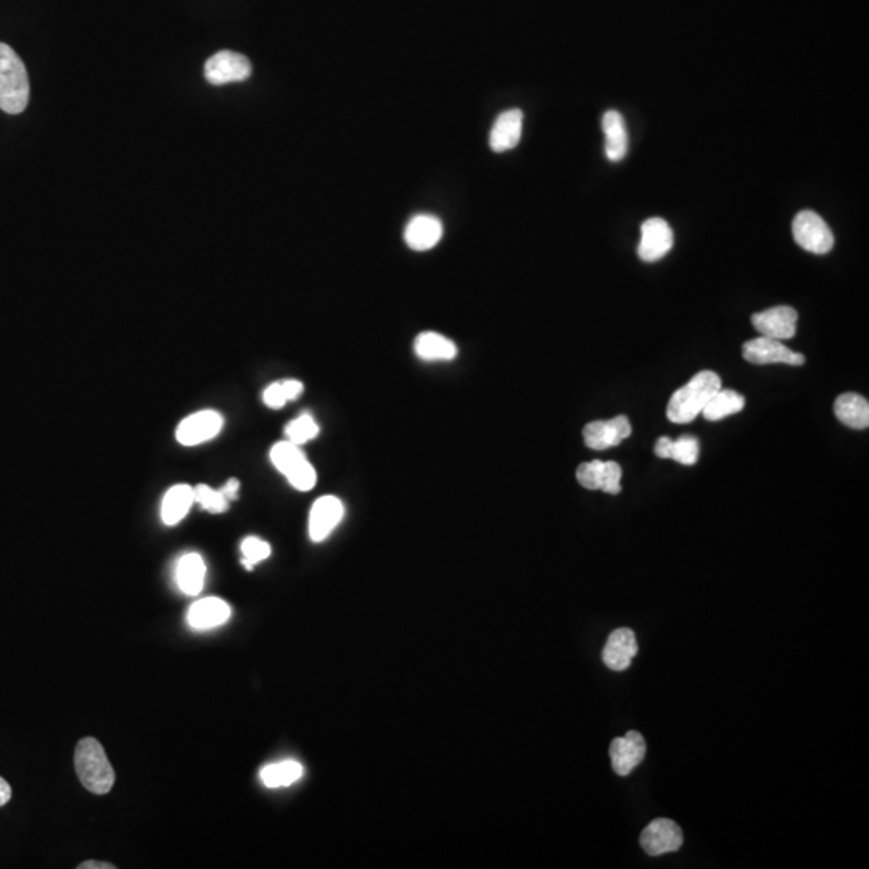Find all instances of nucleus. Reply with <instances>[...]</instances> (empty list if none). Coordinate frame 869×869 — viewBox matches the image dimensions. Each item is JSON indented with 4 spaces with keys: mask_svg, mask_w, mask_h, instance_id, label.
Instances as JSON below:
<instances>
[{
    "mask_svg": "<svg viewBox=\"0 0 869 869\" xmlns=\"http://www.w3.org/2000/svg\"><path fill=\"white\" fill-rule=\"evenodd\" d=\"M622 467L618 466L617 462H604V470H602L601 491L607 495H618L622 491Z\"/></svg>",
    "mask_w": 869,
    "mask_h": 869,
    "instance_id": "obj_31",
    "label": "nucleus"
},
{
    "mask_svg": "<svg viewBox=\"0 0 869 869\" xmlns=\"http://www.w3.org/2000/svg\"><path fill=\"white\" fill-rule=\"evenodd\" d=\"M797 319H799V314L791 306H776V308L754 314L752 324L762 337L783 342V340L794 337L795 330H797Z\"/></svg>",
    "mask_w": 869,
    "mask_h": 869,
    "instance_id": "obj_11",
    "label": "nucleus"
},
{
    "mask_svg": "<svg viewBox=\"0 0 869 869\" xmlns=\"http://www.w3.org/2000/svg\"><path fill=\"white\" fill-rule=\"evenodd\" d=\"M10 799H12V787L4 778H0V807L9 804Z\"/></svg>",
    "mask_w": 869,
    "mask_h": 869,
    "instance_id": "obj_35",
    "label": "nucleus"
},
{
    "mask_svg": "<svg viewBox=\"0 0 869 869\" xmlns=\"http://www.w3.org/2000/svg\"><path fill=\"white\" fill-rule=\"evenodd\" d=\"M252 76V63L245 55L221 50L205 63V79L213 86L242 83Z\"/></svg>",
    "mask_w": 869,
    "mask_h": 869,
    "instance_id": "obj_6",
    "label": "nucleus"
},
{
    "mask_svg": "<svg viewBox=\"0 0 869 869\" xmlns=\"http://www.w3.org/2000/svg\"><path fill=\"white\" fill-rule=\"evenodd\" d=\"M240 548H242L243 554L242 564L247 570H253V567L258 562L264 561V559H268L271 556V546L266 541L255 538V536L245 538Z\"/></svg>",
    "mask_w": 869,
    "mask_h": 869,
    "instance_id": "obj_28",
    "label": "nucleus"
},
{
    "mask_svg": "<svg viewBox=\"0 0 869 869\" xmlns=\"http://www.w3.org/2000/svg\"><path fill=\"white\" fill-rule=\"evenodd\" d=\"M115 865L110 863H100V861H84L78 866V869H115Z\"/></svg>",
    "mask_w": 869,
    "mask_h": 869,
    "instance_id": "obj_36",
    "label": "nucleus"
},
{
    "mask_svg": "<svg viewBox=\"0 0 869 869\" xmlns=\"http://www.w3.org/2000/svg\"><path fill=\"white\" fill-rule=\"evenodd\" d=\"M744 406H746L744 396L733 392V390H721L720 388L710 398L709 403L705 404V408L702 409L701 414L707 421L718 422L721 419L733 416V414H738V412L744 409Z\"/></svg>",
    "mask_w": 869,
    "mask_h": 869,
    "instance_id": "obj_24",
    "label": "nucleus"
},
{
    "mask_svg": "<svg viewBox=\"0 0 869 869\" xmlns=\"http://www.w3.org/2000/svg\"><path fill=\"white\" fill-rule=\"evenodd\" d=\"M239 490L240 482L239 480H237V478H231V480H229V482H227L226 485L221 488V491H223V495L226 496L229 501H234V499H237V496H239Z\"/></svg>",
    "mask_w": 869,
    "mask_h": 869,
    "instance_id": "obj_34",
    "label": "nucleus"
},
{
    "mask_svg": "<svg viewBox=\"0 0 869 869\" xmlns=\"http://www.w3.org/2000/svg\"><path fill=\"white\" fill-rule=\"evenodd\" d=\"M263 401L266 403V406L272 409H279L285 406V403L290 401L289 392H287V387H285V380L284 382H276V384L269 385L264 390Z\"/></svg>",
    "mask_w": 869,
    "mask_h": 869,
    "instance_id": "obj_32",
    "label": "nucleus"
},
{
    "mask_svg": "<svg viewBox=\"0 0 869 869\" xmlns=\"http://www.w3.org/2000/svg\"><path fill=\"white\" fill-rule=\"evenodd\" d=\"M195 503V491L190 485H176L166 493L161 504V519L168 527L178 525Z\"/></svg>",
    "mask_w": 869,
    "mask_h": 869,
    "instance_id": "obj_20",
    "label": "nucleus"
},
{
    "mask_svg": "<svg viewBox=\"0 0 869 869\" xmlns=\"http://www.w3.org/2000/svg\"><path fill=\"white\" fill-rule=\"evenodd\" d=\"M416 355L425 361H449L458 355V348L449 338L435 332H424L414 342Z\"/></svg>",
    "mask_w": 869,
    "mask_h": 869,
    "instance_id": "obj_23",
    "label": "nucleus"
},
{
    "mask_svg": "<svg viewBox=\"0 0 869 869\" xmlns=\"http://www.w3.org/2000/svg\"><path fill=\"white\" fill-rule=\"evenodd\" d=\"M206 567L200 554L190 552L182 557L176 570V578L182 593L197 596L205 583Z\"/></svg>",
    "mask_w": 869,
    "mask_h": 869,
    "instance_id": "obj_22",
    "label": "nucleus"
},
{
    "mask_svg": "<svg viewBox=\"0 0 869 869\" xmlns=\"http://www.w3.org/2000/svg\"><path fill=\"white\" fill-rule=\"evenodd\" d=\"M672 446L673 440L672 438L662 437L657 443H655V454L662 459H670V454H672Z\"/></svg>",
    "mask_w": 869,
    "mask_h": 869,
    "instance_id": "obj_33",
    "label": "nucleus"
},
{
    "mask_svg": "<svg viewBox=\"0 0 869 869\" xmlns=\"http://www.w3.org/2000/svg\"><path fill=\"white\" fill-rule=\"evenodd\" d=\"M343 504L335 496H322L311 507L309 514V536L314 543L326 540L330 533L334 532L337 525L342 522Z\"/></svg>",
    "mask_w": 869,
    "mask_h": 869,
    "instance_id": "obj_14",
    "label": "nucleus"
},
{
    "mask_svg": "<svg viewBox=\"0 0 869 869\" xmlns=\"http://www.w3.org/2000/svg\"><path fill=\"white\" fill-rule=\"evenodd\" d=\"M229 617H231V607L227 602L218 598H205L190 607L187 620L190 627L195 630H210L226 623Z\"/></svg>",
    "mask_w": 869,
    "mask_h": 869,
    "instance_id": "obj_18",
    "label": "nucleus"
},
{
    "mask_svg": "<svg viewBox=\"0 0 869 869\" xmlns=\"http://www.w3.org/2000/svg\"><path fill=\"white\" fill-rule=\"evenodd\" d=\"M602 131L606 134V155L610 161H620L628 152V132L620 113L609 110L602 116Z\"/></svg>",
    "mask_w": 869,
    "mask_h": 869,
    "instance_id": "obj_21",
    "label": "nucleus"
},
{
    "mask_svg": "<svg viewBox=\"0 0 869 869\" xmlns=\"http://www.w3.org/2000/svg\"><path fill=\"white\" fill-rule=\"evenodd\" d=\"M224 419L216 411L195 412L186 417L176 430V438L184 446H197L218 437L223 429Z\"/></svg>",
    "mask_w": 869,
    "mask_h": 869,
    "instance_id": "obj_9",
    "label": "nucleus"
},
{
    "mask_svg": "<svg viewBox=\"0 0 869 869\" xmlns=\"http://www.w3.org/2000/svg\"><path fill=\"white\" fill-rule=\"evenodd\" d=\"M261 781L268 787H287L297 783L303 776V765L295 760H285L264 767L260 773Z\"/></svg>",
    "mask_w": 869,
    "mask_h": 869,
    "instance_id": "obj_25",
    "label": "nucleus"
},
{
    "mask_svg": "<svg viewBox=\"0 0 869 869\" xmlns=\"http://www.w3.org/2000/svg\"><path fill=\"white\" fill-rule=\"evenodd\" d=\"M630 435L631 424L627 416H617L610 421L589 422L583 429L585 445L589 449H596V451L618 446Z\"/></svg>",
    "mask_w": 869,
    "mask_h": 869,
    "instance_id": "obj_13",
    "label": "nucleus"
},
{
    "mask_svg": "<svg viewBox=\"0 0 869 869\" xmlns=\"http://www.w3.org/2000/svg\"><path fill=\"white\" fill-rule=\"evenodd\" d=\"M271 462L281 474L289 480L290 485L298 491L313 490L318 482L316 470L309 464L300 446L292 441H281L271 449Z\"/></svg>",
    "mask_w": 869,
    "mask_h": 869,
    "instance_id": "obj_4",
    "label": "nucleus"
},
{
    "mask_svg": "<svg viewBox=\"0 0 869 869\" xmlns=\"http://www.w3.org/2000/svg\"><path fill=\"white\" fill-rule=\"evenodd\" d=\"M75 768L79 781L87 791L97 795H105L112 791L115 784V770L97 739L84 738L78 742Z\"/></svg>",
    "mask_w": 869,
    "mask_h": 869,
    "instance_id": "obj_2",
    "label": "nucleus"
},
{
    "mask_svg": "<svg viewBox=\"0 0 869 869\" xmlns=\"http://www.w3.org/2000/svg\"><path fill=\"white\" fill-rule=\"evenodd\" d=\"M670 459L683 466H694L699 459V440L691 435H683L678 440H673Z\"/></svg>",
    "mask_w": 869,
    "mask_h": 869,
    "instance_id": "obj_29",
    "label": "nucleus"
},
{
    "mask_svg": "<svg viewBox=\"0 0 869 869\" xmlns=\"http://www.w3.org/2000/svg\"><path fill=\"white\" fill-rule=\"evenodd\" d=\"M792 234L797 245L813 255H826L834 247V235L828 224L812 210L800 211L792 223Z\"/></svg>",
    "mask_w": 869,
    "mask_h": 869,
    "instance_id": "obj_5",
    "label": "nucleus"
},
{
    "mask_svg": "<svg viewBox=\"0 0 869 869\" xmlns=\"http://www.w3.org/2000/svg\"><path fill=\"white\" fill-rule=\"evenodd\" d=\"M602 470H604V462L598 459L585 462L577 469V480L586 490H601Z\"/></svg>",
    "mask_w": 869,
    "mask_h": 869,
    "instance_id": "obj_30",
    "label": "nucleus"
},
{
    "mask_svg": "<svg viewBox=\"0 0 869 869\" xmlns=\"http://www.w3.org/2000/svg\"><path fill=\"white\" fill-rule=\"evenodd\" d=\"M194 491L195 503L200 504L205 511L223 514L229 509V499L223 495V491L213 490L208 485L195 486Z\"/></svg>",
    "mask_w": 869,
    "mask_h": 869,
    "instance_id": "obj_27",
    "label": "nucleus"
},
{
    "mask_svg": "<svg viewBox=\"0 0 869 869\" xmlns=\"http://www.w3.org/2000/svg\"><path fill=\"white\" fill-rule=\"evenodd\" d=\"M441 235H443V226L440 219L430 215H419L409 221L404 231V240L412 250L427 252L440 242Z\"/></svg>",
    "mask_w": 869,
    "mask_h": 869,
    "instance_id": "obj_17",
    "label": "nucleus"
},
{
    "mask_svg": "<svg viewBox=\"0 0 869 869\" xmlns=\"http://www.w3.org/2000/svg\"><path fill=\"white\" fill-rule=\"evenodd\" d=\"M612 768L618 776H628L646 757V741L638 731H628L610 744Z\"/></svg>",
    "mask_w": 869,
    "mask_h": 869,
    "instance_id": "obj_12",
    "label": "nucleus"
},
{
    "mask_svg": "<svg viewBox=\"0 0 869 869\" xmlns=\"http://www.w3.org/2000/svg\"><path fill=\"white\" fill-rule=\"evenodd\" d=\"M522 126H524V113L520 112L519 108L501 113L491 129V150L501 153L515 149L522 137Z\"/></svg>",
    "mask_w": 869,
    "mask_h": 869,
    "instance_id": "obj_16",
    "label": "nucleus"
},
{
    "mask_svg": "<svg viewBox=\"0 0 869 869\" xmlns=\"http://www.w3.org/2000/svg\"><path fill=\"white\" fill-rule=\"evenodd\" d=\"M673 247V231L662 218H651L641 226L638 256L646 263L662 260Z\"/></svg>",
    "mask_w": 869,
    "mask_h": 869,
    "instance_id": "obj_10",
    "label": "nucleus"
},
{
    "mask_svg": "<svg viewBox=\"0 0 869 869\" xmlns=\"http://www.w3.org/2000/svg\"><path fill=\"white\" fill-rule=\"evenodd\" d=\"M834 414L842 424L850 429H868L869 403L857 393H844L834 403Z\"/></svg>",
    "mask_w": 869,
    "mask_h": 869,
    "instance_id": "obj_19",
    "label": "nucleus"
},
{
    "mask_svg": "<svg viewBox=\"0 0 869 869\" xmlns=\"http://www.w3.org/2000/svg\"><path fill=\"white\" fill-rule=\"evenodd\" d=\"M641 847L651 857H660L665 853L676 852L683 845V831L680 826L668 818H657L647 824L641 832Z\"/></svg>",
    "mask_w": 869,
    "mask_h": 869,
    "instance_id": "obj_8",
    "label": "nucleus"
},
{
    "mask_svg": "<svg viewBox=\"0 0 869 869\" xmlns=\"http://www.w3.org/2000/svg\"><path fill=\"white\" fill-rule=\"evenodd\" d=\"M636 654H638V641H636L635 631L630 628H618L612 631L607 639L602 651V662L614 672H623L630 667L631 660Z\"/></svg>",
    "mask_w": 869,
    "mask_h": 869,
    "instance_id": "obj_15",
    "label": "nucleus"
},
{
    "mask_svg": "<svg viewBox=\"0 0 869 869\" xmlns=\"http://www.w3.org/2000/svg\"><path fill=\"white\" fill-rule=\"evenodd\" d=\"M720 388V375L715 372L702 371L694 375L688 384L670 398L667 408L668 421L673 424H689L694 421Z\"/></svg>",
    "mask_w": 869,
    "mask_h": 869,
    "instance_id": "obj_1",
    "label": "nucleus"
},
{
    "mask_svg": "<svg viewBox=\"0 0 869 869\" xmlns=\"http://www.w3.org/2000/svg\"><path fill=\"white\" fill-rule=\"evenodd\" d=\"M742 356L749 363L757 364V366H765V364H789V366H802L805 364V356L800 353H794L789 350L786 345L773 340V338L760 337L749 340L742 346Z\"/></svg>",
    "mask_w": 869,
    "mask_h": 869,
    "instance_id": "obj_7",
    "label": "nucleus"
},
{
    "mask_svg": "<svg viewBox=\"0 0 869 869\" xmlns=\"http://www.w3.org/2000/svg\"><path fill=\"white\" fill-rule=\"evenodd\" d=\"M319 425L309 414H303L285 427V435L289 441L301 446L318 437Z\"/></svg>",
    "mask_w": 869,
    "mask_h": 869,
    "instance_id": "obj_26",
    "label": "nucleus"
},
{
    "mask_svg": "<svg viewBox=\"0 0 869 869\" xmlns=\"http://www.w3.org/2000/svg\"><path fill=\"white\" fill-rule=\"evenodd\" d=\"M29 102V78L17 52L0 42V110L23 113Z\"/></svg>",
    "mask_w": 869,
    "mask_h": 869,
    "instance_id": "obj_3",
    "label": "nucleus"
}]
</instances>
